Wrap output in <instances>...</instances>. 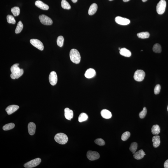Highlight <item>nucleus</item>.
<instances>
[{"instance_id":"obj_1","label":"nucleus","mask_w":168,"mask_h":168,"mask_svg":"<svg viewBox=\"0 0 168 168\" xmlns=\"http://www.w3.org/2000/svg\"><path fill=\"white\" fill-rule=\"evenodd\" d=\"M19 65L18 64H15L11 67L10 70L12 73L10 77L12 79H18L23 74V69H20L18 67Z\"/></svg>"},{"instance_id":"obj_2","label":"nucleus","mask_w":168,"mask_h":168,"mask_svg":"<svg viewBox=\"0 0 168 168\" xmlns=\"http://www.w3.org/2000/svg\"><path fill=\"white\" fill-rule=\"evenodd\" d=\"M70 59L72 62L76 64H78L80 61L81 56L77 50L73 49L71 50L69 53Z\"/></svg>"},{"instance_id":"obj_3","label":"nucleus","mask_w":168,"mask_h":168,"mask_svg":"<svg viewBox=\"0 0 168 168\" xmlns=\"http://www.w3.org/2000/svg\"><path fill=\"white\" fill-rule=\"evenodd\" d=\"M54 139L56 142L61 144H64L67 142L68 140V136L63 133L57 134L54 136Z\"/></svg>"},{"instance_id":"obj_4","label":"nucleus","mask_w":168,"mask_h":168,"mask_svg":"<svg viewBox=\"0 0 168 168\" xmlns=\"http://www.w3.org/2000/svg\"><path fill=\"white\" fill-rule=\"evenodd\" d=\"M166 2L165 0H161L157 4L156 11L159 15H162L165 11Z\"/></svg>"},{"instance_id":"obj_5","label":"nucleus","mask_w":168,"mask_h":168,"mask_svg":"<svg viewBox=\"0 0 168 168\" xmlns=\"http://www.w3.org/2000/svg\"><path fill=\"white\" fill-rule=\"evenodd\" d=\"M41 160L39 158H37L31 160L26 163L24 165V167L27 168H31L36 167L41 163Z\"/></svg>"},{"instance_id":"obj_6","label":"nucleus","mask_w":168,"mask_h":168,"mask_svg":"<svg viewBox=\"0 0 168 168\" xmlns=\"http://www.w3.org/2000/svg\"><path fill=\"white\" fill-rule=\"evenodd\" d=\"M145 74L144 72L142 70H138L134 74V79L138 82H141L144 80Z\"/></svg>"},{"instance_id":"obj_7","label":"nucleus","mask_w":168,"mask_h":168,"mask_svg":"<svg viewBox=\"0 0 168 168\" xmlns=\"http://www.w3.org/2000/svg\"><path fill=\"white\" fill-rule=\"evenodd\" d=\"M40 22L46 25H50L53 23L52 20L49 17L45 15H41L39 17Z\"/></svg>"},{"instance_id":"obj_8","label":"nucleus","mask_w":168,"mask_h":168,"mask_svg":"<svg viewBox=\"0 0 168 168\" xmlns=\"http://www.w3.org/2000/svg\"><path fill=\"white\" fill-rule=\"evenodd\" d=\"M31 44L40 51H43L44 48L43 44L41 41L37 39H33L30 40Z\"/></svg>"},{"instance_id":"obj_9","label":"nucleus","mask_w":168,"mask_h":168,"mask_svg":"<svg viewBox=\"0 0 168 168\" xmlns=\"http://www.w3.org/2000/svg\"><path fill=\"white\" fill-rule=\"evenodd\" d=\"M87 156L88 159L91 161L97 160L100 158V155L98 152L89 151L87 152Z\"/></svg>"},{"instance_id":"obj_10","label":"nucleus","mask_w":168,"mask_h":168,"mask_svg":"<svg viewBox=\"0 0 168 168\" xmlns=\"http://www.w3.org/2000/svg\"><path fill=\"white\" fill-rule=\"evenodd\" d=\"M115 21L117 24L122 25H127L130 23V21L128 19L120 16L116 17L115 18Z\"/></svg>"},{"instance_id":"obj_11","label":"nucleus","mask_w":168,"mask_h":168,"mask_svg":"<svg viewBox=\"0 0 168 168\" xmlns=\"http://www.w3.org/2000/svg\"><path fill=\"white\" fill-rule=\"evenodd\" d=\"M58 78L57 73L55 71L51 72L49 76L50 83L52 86L55 85L57 83Z\"/></svg>"},{"instance_id":"obj_12","label":"nucleus","mask_w":168,"mask_h":168,"mask_svg":"<svg viewBox=\"0 0 168 168\" xmlns=\"http://www.w3.org/2000/svg\"><path fill=\"white\" fill-rule=\"evenodd\" d=\"M19 107L17 105H11L8 106L6 109V111L8 114L10 115L15 112L19 108Z\"/></svg>"},{"instance_id":"obj_13","label":"nucleus","mask_w":168,"mask_h":168,"mask_svg":"<svg viewBox=\"0 0 168 168\" xmlns=\"http://www.w3.org/2000/svg\"><path fill=\"white\" fill-rule=\"evenodd\" d=\"M96 75L95 71L93 68H90L87 69L85 73V77L88 79H90L94 77Z\"/></svg>"},{"instance_id":"obj_14","label":"nucleus","mask_w":168,"mask_h":168,"mask_svg":"<svg viewBox=\"0 0 168 168\" xmlns=\"http://www.w3.org/2000/svg\"><path fill=\"white\" fill-rule=\"evenodd\" d=\"M65 116L67 120H71L74 116V113L72 110L69 108H66L65 109Z\"/></svg>"},{"instance_id":"obj_15","label":"nucleus","mask_w":168,"mask_h":168,"mask_svg":"<svg viewBox=\"0 0 168 168\" xmlns=\"http://www.w3.org/2000/svg\"><path fill=\"white\" fill-rule=\"evenodd\" d=\"M35 5L37 7L43 10H48L49 9V6L41 1H36L35 2Z\"/></svg>"},{"instance_id":"obj_16","label":"nucleus","mask_w":168,"mask_h":168,"mask_svg":"<svg viewBox=\"0 0 168 168\" xmlns=\"http://www.w3.org/2000/svg\"><path fill=\"white\" fill-rule=\"evenodd\" d=\"M28 131L29 135H32L35 134L36 129V125L34 123L30 122L28 125Z\"/></svg>"},{"instance_id":"obj_17","label":"nucleus","mask_w":168,"mask_h":168,"mask_svg":"<svg viewBox=\"0 0 168 168\" xmlns=\"http://www.w3.org/2000/svg\"><path fill=\"white\" fill-rule=\"evenodd\" d=\"M146 154L142 149H141L137 152H135L133 155L134 158L137 160L142 159L144 157Z\"/></svg>"},{"instance_id":"obj_18","label":"nucleus","mask_w":168,"mask_h":168,"mask_svg":"<svg viewBox=\"0 0 168 168\" xmlns=\"http://www.w3.org/2000/svg\"><path fill=\"white\" fill-rule=\"evenodd\" d=\"M101 114L103 118L106 119H110L112 116L111 112L106 109L102 110L101 111Z\"/></svg>"},{"instance_id":"obj_19","label":"nucleus","mask_w":168,"mask_h":168,"mask_svg":"<svg viewBox=\"0 0 168 168\" xmlns=\"http://www.w3.org/2000/svg\"><path fill=\"white\" fill-rule=\"evenodd\" d=\"M97 5L95 3H93L90 6L89 9L88 13L90 15H92L96 13L97 9Z\"/></svg>"},{"instance_id":"obj_20","label":"nucleus","mask_w":168,"mask_h":168,"mask_svg":"<svg viewBox=\"0 0 168 168\" xmlns=\"http://www.w3.org/2000/svg\"><path fill=\"white\" fill-rule=\"evenodd\" d=\"M120 53L121 55L126 57H130L131 55L130 51L125 48H121L120 50Z\"/></svg>"},{"instance_id":"obj_21","label":"nucleus","mask_w":168,"mask_h":168,"mask_svg":"<svg viewBox=\"0 0 168 168\" xmlns=\"http://www.w3.org/2000/svg\"><path fill=\"white\" fill-rule=\"evenodd\" d=\"M152 142L153 143V145L154 147L156 148L159 146L160 141V136L158 135L154 136L152 138Z\"/></svg>"},{"instance_id":"obj_22","label":"nucleus","mask_w":168,"mask_h":168,"mask_svg":"<svg viewBox=\"0 0 168 168\" xmlns=\"http://www.w3.org/2000/svg\"><path fill=\"white\" fill-rule=\"evenodd\" d=\"M160 131V128L158 125H153L151 129V131L152 134L157 135L159 134Z\"/></svg>"},{"instance_id":"obj_23","label":"nucleus","mask_w":168,"mask_h":168,"mask_svg":"<svg viewBox=\"0 0 168 168\" xmlns=\"http://www.w3.org/2000/svg\"><path fill=\"white\" fill-rule=\"evenodd\" d=\"M138 38L141 39H146L149 38L150 34L148 32H143L137 34Z\"/></svg>"},{"instance_id":"obj_24","label":"nucleus","mask_w":168,"mask_h":168,"mask_svg":"<svg viewBox=\"0 0 168 168\" xmlns=\"http://www.w3.org/2000/svg\"><path fill=\"white\" fill-rule=\"evenodd\" d=\"M88 118V116L86 114L82 113L79 117L78 121L79 122H81L86 121Z\"/></svg>"},{"instance_id":"obj_25","label":"nucleus","mask_w":168,"mask_h":168,"mask_svg":"<svg viewBox=\"0 0 168 168\" xmlns=\"http://www.w3.org/2000/svg\"><path fill=\"white\" fill-rule=\"evenodd\" d=\"M23 26L22 23L21 21H19L17 24L16 29L15 30V32L16 34L20 33L23 29Z\"/></svg>"},{"instance_id":"obj_26","label":"nucleus","mask_w":168,"mask_h":168,"mask_svg":"<svg viewBox=\"0 0 168 168\" xmlns=\"http://www.w3.org/2000/svg\"><path fill=\"white\" fill-rule=\"evenodd\" d=\"M152 50L156 53H160L162 51V47L159 44L156 43L154 45Z\"/></svg>"},{"instance_id":"obj_27","label":"nucleus","mask_w":168,"mask_h":168,"mask_svg":"<svg viewBox=\"0 0 168 168\" xmlns=\"http://www.w3.org/2000/svg\"><path fill=\"white\" fill-rule=\"evenodd\" d=\"M15 124L13 123H10L6 124L3 126V129L5 131L11 130L15 127Z\"/></svg>"},{"instance_id":"obj_28","label":"nucleus","mask_w":168,"mask_h":168,"mask_svg":"<svg viewBox=\"0 0 168 168\" xmlns=\"http://www.w3.org/2000/svg\"><path fill=\"white\" fill-rule=\"evenodd\" d=\"M61 7L63 9H71V6L66 0H62L61 2Z\"/></svg>"},{"instance_id":"obj_29","label":"nucleus","mask_w":168,"mask_h":168,"mask_svg":"<svg viewBox=\"0 0 168 168\" xmlns=\"http://www.w3.org/2000/svg\"><path fill=\"white\" fill-rule=\"evenodd\" d=\"M11 11L12 14L14 16H17L19 15L20 10L19 8L18 7H15L12 8L11 9Z\"/></svg>"},{"instance_id":"obj_30","label":"nucleus","mask_w":168,"mask_h":168,"mask_svg":"<svg viewBox=\"0 0 168 168\" xmlns=\"http://www.w3.org/2000/svg\"><path fill=\"white\" fill-rule=\"evenodd\" d=\"M137 144L136 142H133L131 144L130 150L133 154L134 153L136 152L137 148Z\"/></svg>"},{"instance_id":"obj_31","label":"nucleus","mask_w":168,"mask_h":168,"mask_svg":"<svg viewBox=\"0 0 168 168\" xmlns=\"http://www.w3.org/2000/svg\"><path fill=\"white\" fill-rule=\"evenodd\" d=\"M64 42V38L61 36H59L57 38V43L58 46L62 47L63 46Z\"/></svg>"},{"instance_id":"obj_32","label":"nucleus","mask_w":168,"mask_h":168,"mask_svg":"<svg viewBox=\"0 0 168 168\" xmlns=\"http://www.w3.org/2000/svg\"><path fill=\"white\" fill-rule=\"evenodd\" d=\"M7 19L8 23H9L15 24L16 23L15 19L12 15H8L7 17Z\"/></svg>"},{"instance_id":"obj_33","label":"nucleus","mask_w":168,"mask_h":168,"mask_svg":"<svg viewBox=\"0 0 168 168\" xmlns=\"http://www.w3.org/2000/svg\"><path fill=\"white\" fill-rule=\"evenodd\" d=\"M130 132L127 131L124 132L121 136V139L124 141H127L130 137Z\"/></svg>"},{"instance_id":"obj_34","label":"nucleus","mask_w":168,"mask_h":168,"mask_svg":"<svg viewBox=\"0 0 168 168\" xmlns=\"http://www.w3.org/2000/svg\"><path fill=\"white\" fill-rule=\"evenodd\" d=\"M147 113V109L145 107L143 108V110L139 114V116L141 119L144 118L146 116Z\"/></svg>"},{"instance_id":"obj_35","label":"nucleus","mask_w":168,"mask_h":168,"mask_svg":"<svg viewBox=\"0 0 168 168\" xmlns=\"http://www.w3.org/2000/svg\"><path fill=\"white\" fill-rule=\"evenodd\" d=\"M95 142L96 144L99 146H103L105 144V141L102 138H97L95 141Z\"/></svg>"},{"instance_id":"obj_36","label":"nucleus","mask_w":168,"mask_h":168,"mask_svg":"<svg viewBox=\"0 0 168 168\" xmlns=\"http://www.w3.org/2000/svg\"><path fill=\"white\" fill-rule=\"evenodd\" d=\"M161 86L159 85H157L154 89V93L155 95L158 94L160 93L161 90Z\"/></svg>"},{"instance_id":"obj_37","label":"nucleus","mask_w":168,"mask_h":168,"mask_svg":"<svg viewBox=\"0 0 168 168\" xmlns=\"http://www.w3.org/2000/svg\"><path fill=\"white\" fill-rule=\"evenodd\" d=\"M164 167L165 168H168V159L165 162L164 165Z\"/></svg>"},{"instance_id":"obj_38","label":"nucleus","mask_w":168,"mask_h":168,"mask_svg":"<svg viewBox=\"0 0 168 168\" xmlns=\"http://www.w3.org/2000/svg\"><path fill=\"white\" fill-rule=\"evenodd\" d=\"M73 3H75L77 2L78 0H71Z\"/></svg>"},{"instance_id":"obj_39","label":"nucleus","mask_w":168,"mask_h":168,"mask_svg":"<svg viewBox=\"0 0 168 168\" xmlns=\"http://www.w3.org/2000/svg\"><path fill=\"white\" fill-rule=\"evenodd\" d=\"M123 1L124 2H127L130 1V0H123Z\"/></svg>"},{"instance_id":"obj_40","label":"nucleus","mask_w":168,"mask_h":168,"mask_svg":"<svg viewBox=\"0 0 168 168\" xmlns=\"http://www.w3.org/2000/svg\"><path fill=\"white\" fill-rule=\"evenodd\" d=\"M143 2H145L146 1H147V0H142Z\"/></svg>"},{"instance_id":"obj_41","label":"nucleus","mask_w":168,"mask_h":168,"mask_svg":"<svg viewBox=\"0 0 168 168\" xmlns=\"http://www.w3.org/2000/svg\"><path fill=\"white\" fill-rule=\"evenodd\" d=\"M121 49L120 48H119V50H120Z\"/></svg>"},{"instance_id":"obj_42","label":"nucleus","mask_w":168,"mask_h":168,"mask_svg":"<svg viewBox=\"0 0 168 168\" xmlns=\"http://www.w3.org/2000/svg\"><path fill=\"white\" fill-rule=\"evenodd\" d=\"M109 1H113V0H109Z\"/></svg>"},{"instance_id":"obj_43","label":"nucleus","mask_w":168,"mask_h":168,"mask_svg":"<svg viewBox=\"0 0 168 168\" xmlns=\"http://www.w3.org/2000/svg\"><path fill=\"white\" fill-rule=\"evenodd\" d=\"M167 110H168V107H167Z\"/></svg>"}]
</instances>
